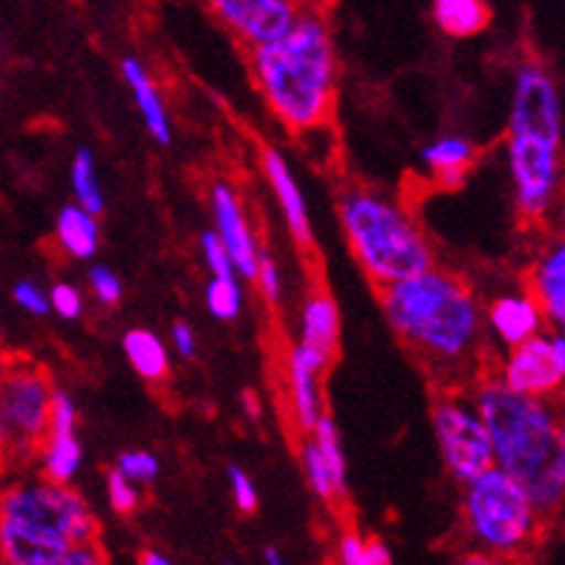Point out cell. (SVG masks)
Returning <instances> with one entry per match:
<instances>
[{"label":"cell","mask_w":565,"mask_h":565,"mask_svg":"<svg viewBox=\"0 0 565 565\" xmlns=\"http://www.w3.org/2000/svg\"><path fill=\"white\" fill-rule=\"evenodd\" d=\"M381 312L407 350L450 387H465L484 352V309L465 277L445 268H424L418 275L381 286Z\"/></svg>","instance_id":"obj_1"},{"label":"cell","mask_w":565,"mask_h":565,"mask_svg":"<svg viewBox=\"0 0 565 565\" xmlns=\"http://www.w3.org/2000/svg\"><path fill=\"white\" fill-rule=\"evenodd\" d=\"M470 398L491 436L493 465L520 479L536 511L554 520L565 499V433L557 404L511 393L493 372L479 375Z\"/></svg>","instance_id":"obj_2"},{"label":"cell","mask_w":565,"mask_h":565,"mask_svg":"<svg viewBox=\"0 0 565 565\" xmlns=\"http://www.w3.org/2000/svg\"><path fill=\"white\" fill-rule=\"evenodd\" d=\"M254 84L263 102L291 134L323 130L338 93V50L327 9L303 7L280 38L248 50Z\"/></svg>","instance_id":"obj_3"},{"label":"cell","mask_w":565,"mask_h":565,"mask_svg":"<svg viewBox=\"0 0 565 565\" xmlns=\"http://www.w3.org/2000/svg\"><path fill=\"white\" fill-rule=\"evenodd\" d=\"M98 540V520L70 484L18 482L0 491V559L61 565L75 543Z\"/></svg>","instance_id":"obj_4"},{"label":"cell","mask_w":565,"mask_h":565,"mask_svg":"<svg viewBox=\"0 0 565 565\" xmlns=\"http://www.w3.org/2000/svg\"><path fill=\"white\" fill-rule=\"evenodd\" d=\"M338 220L352 257L375 289L436 266L430 239L407 209L372 188H343L338 194Z\"/></svg>","instance_id":"obj_5"},{"label":"cell","mask_w":565,"mask_h":565,"mask_svg":"<svg viewBox=\"0 0 565 565\" xmlns=\"http://www.w3.org/2000/svg\"><path fill=\"white\" fill-rule=\"evenodd\" d=\"M461 497V520L470 545L499 559L525 557L543 540L551 522L536 511L520 479L502 468H488L470 479Z\"/></svg>","instance_id":"obj_6"},{"label":"cell","mask_w":565,"mask_h":565,"mask_svg":"<svg viewBox=\"0 0 565 565\" xmlns=\"http://www.w3.org/2000/svg\"><path fill=\"white\" fill-rule=\"evenodd\" d=\"M55 387L44 366L26 358H7L0 364V422L3 454L18 459L35 456L50 427Z\"/></svg>","instance_id":"obj_7"},{"label":"cell","mask_w":565,"mask_h":565,"mask_svg":"<svg viewBox=\"0 0 565 565\" xmlns=\"http://www.w3.org/2000/svg\"><path fill=\"white\" fill-rule=\"evenodd\" d=\"M433 433L441 461L456 484H468L493 468L491 436L465 387L445 390L433 402Z\"/></svg>","instance_id":"obj_8"},{"label":"cell","mask_w":565,"mask_h":565,"mask_svg":"<svg viewBox=\"0 0 565 565\" xmlns=\"http://www.w3.org/2000/svg\"><path fill=\"white\" fill-rule=\"evenodd\" d=\"M508 168L522 220L543 223L559 191V145L536 136H508Z\"/></svg>","instance_id":"obj_9"},{"label":"cell","mask_w":565,"mask_h":565,"mask_svg":"<svg viewBox=\"0 0 565 565\" xmlns=\"http://www.w3.org/2000/svg\"><path fill=\"white\" fill-rule=\"evenodd\" d=\"M508 136H536L563 145V102L554 75L540 61H525L513 82Z\"/></svg>","instance_id":"obj_10"},{"label":"cell","mask_w":565,"mask_h":565,"mask_svg":"<svg viewBox=\"0 0 565 565\" xmlns=\"http://www.w3.org/2000/svg\"><path fill=\"white\" fill-rule=\"evenodd\" d=\"M508 355L493 372L511 393L540 395V398H554L563 390L565 381V338L543 332L525 338L516 347H508Z\"/></svg>","instance_id":"obj_11"},{"label":"cell","mask_w":565,"mask_h":565,"mask_svg":"<svg viewBox=\"0 0 565 565\" xmlns=\"http://www.w3.org/2000/svg\"><path fill=\"white\" fill-rule=\"evenodd\" d=\"M211 15L223 23L239 44L252 46L268 44L298 21L300 0H205Z\"/></svg>","instance_id":"obj_12"},{"label":"cell","mask_w":565,"mask_h":565,"mask_svg":"<svg viewBox=\"0 0 565 565\" xmlns=\"http://www.w3.org/2000/svg\"><path fill=\"white\" fill-rule=\"evenodd\" d=\"M35 456L41 459V477L50 482L70 484L82 468L84 450L78 439V409L64 390H55L50 427Z\"/></svg>","instance_id":"obj_13"},{"label":"cell","mask_w":565,"mask_h":565,"mask_svg":"<svg viewBox=\"0 0 565 565\" xmlns=\"http://www.w3.org/2000/svg\"><path fill=\"white\" fill-rule=\"evenodd\" d=\"M211 214H214L216 223V237L223 239L225 252H228L231 263H234V271L243 280H254L257 260H260V246L254 239V231L248 225L246 209L239 202L237 188L228 185V182H216L211 188Z\"/></svg>","instance_id":"obj_14"},{"label":"cell","mask_w":565,"mask_h":565,"mask_svg":"<svg viewBox=\"0 0 565 565\" xmlns=\"http://www.w3.org/2000/svg\"><path fill=\"white\" fill-rule=\"evenodd\" d=\"M341 347V312L329 291H312L300 312L298 343L291 350L306 358L309 364L327 372Z\"/></svg>","instance_id":"obj_15"},{"label":"cell","mask_w":565,"mask_h":565,"mask_svg":"<svg viewBox=\"0 0 565 565\" xmlns=\"http://www.w3.org/2000/svg\"><path fill=\"white\" fill-rule=\"evenodd\" d=\"M484 327H491L493 338L502 347H516L525 338L545 329V315L529 289L505 291L484 309Z\"/></svg>","instance_id":"obj_16"},{"label":"cell","mask_w":565,"mask_h":565,"mask_svg":"<svg viewBox=\"0 0 565 565\" xmlns=\"http://www.w3.org/2000/svg\"><path fill=\"white\" fill-rule=\"evenodd\" d=\"M263 171H266L268 185L275 191V200L280 205L286 225H289L291 237L298 239V246L312 248V223H309V209H306V196L300 191L298 179L291 173L289 162L277 148L263 150Z\"/></svg>","instance_id":"obj_17"},{"label":"cell","mask_w":565,"mask_h":565,"mask_svg":"<svg viewBox=\"0 0 565 565\" xmlns=\"http://www.w3.org/2000/svg\"><path fill=\"white\" fill-rule=\"evenodd\" d=\"M529 291L540 303L548 327H563L565 323V246L554 243L545 248V254L531 268Z\"/></svg>","instance_id":"obj_18"},{"label":"cell","mask_w":565,"mask_h":565,"mask_svg":"<svg viewBox=\"0 0 565 565\" xmlns=\"http://www.w3.org/2000/svg\"><path fill=\"white\" fill-rule=\"evenodd\" d=\"M422 162L433 173L436 185L445 191H459L477 162V145L465 136H441L422 150Z\"/></svg>","instance_id":"obj_19"},{"label":"cell","mask_w":565,"mask_h":565,"mask_svg":"<svg viewBox=\"0 0 565 565\" xmlns=\"http://www.w3.org/2000/svg\"><path fill=\"white\" fill-rule=\"evenodd\" d=\"M320 375L323 372L312 366L298 352H289L286 361V387H289L291 416L300 433H309L327 409H323V393H320Z\"/></svg>","instance_id":"obj_20"},{"label":"cell","mask_w":565,"mask_h":565,"mask_svg":"<svg viewBox=\"0 0 565 565\" xmlns=\"http://www.w3.org/2000/svg\"><path fill=\"white\" fill-rule=\"evenodd\" d=\"M121 75H125L127 87L134 93L136 110L141 113V121L148 127V134L159 141V145H171L173 127L171 116H168V107H164V98L159 96V89L150 82L148 70L139 58H125L121 61Z\"/></svg>","instance_id":"obj_21"},{"label":"cell","mask_w":565,"mask_h":565,"mask_svg":"<svg viewBox=\"0 0 565 565\" xmlns=\"http://www.w3.org/2000/svg\"><path fill=\"white\" fill-rule=\"evenodd\" d=\"M98 237H102V231H98L96 214H89L78 202L61 209L58 220H55V243H58L61 252L67 254V257H73V260L96 257L98 243H102Z\"/></svg>","instance_id":"obj_22"},{"label":"cell","mask_w":565,"mask_h":565,"mask_svg":"<svg viewBox=\"0 0 565 565\" xmlns=\"http://www.w3.org/2000/svg\"><path fill=\"white\" fill-rule=\"evenodd\" d=\"M433 21L445 35L473 38L488 30L491 7L484 0H433Z\"/></svg>","instance_id":"obj_23"},{"label":"cell","mask_w":565,"mask_h":565,"mask_svg":"<svg viewBox=\"0 0 565 565\" xmlns=\"http://www.w3.org/2000/svg\"><path fill=\"white\" fill-rule=\"evenodd\" d=\"M127 361L145 381H164L171 372V352L150 329H130L121 341Z\"/></svg>","instance_id":"obj_24"},{"label":"cell","mask_w":565,"mask_h":565,"mask_svg":"<svg viewBox=\"0 0 565 565\" xmlns=\"http://www.w3.org/2000/svg\"><path fill=\"white\" fill-rule=\"evenodd\" d=\"M309 436L315 439L318 450L323 454V461H327L329 468V477L335 482V491L341 497V502L347 499V454H343V445H341V430H338L335 418L323 413V416L315 422V427L309 430Z\"/></svg>","instance_id":"obj_25"},{"label":"cell","mask_w":565,"mask_h":565,"mask_svg":"<svg viewBox=\"0 0 565 565\" xmlns=\"http://www.w3.org/2000/svg\"><path fill=\"white\" fill-rule=\"evenodd\" d=\"M70 182H73L75 202L82 209L96 216L105 211V191H102V182H98V164L93 150L82 148L75 153L73 164H70Z\"/></svg>","instance_id":"obj_26"},{"label":"cell","mask_w":565,"mask_h":565,"mask_svg":"<svg viewBox=\"0 0 565 565\" xmlns=\"http://www.w3.org/2000/svg\"><path fill=\"white\" fill-rule=\"evenodd\" d=\"M300 468H303V477L309 482V488L315 491V497L323 502V505L335 508L341 502L335 491V482L329 477V468L327 461H323V454L318 450L315 439L306 433V439L300 441Z\"/></svg>","instance_id":"obj_27"},{"label":"cell","mask_w":565,"mask_h":565,"mask_svg":"<svg viewBox=\"0 0 565 565\" xmlns=\"http://www.w3.org/2000/svg\"><path fill=\"white\" fill-rule=\"evenodd\" d=\"M205 306L216 320H234L243 312V286L239 275H211L205 286Z\"/></svg>","instance_id":"obj_28"},{"label":"cell","mask_w":565,"mask_h":565,"mask_svg":"<svg viewBox=\"0 0 565 565\" xmlns=\"http://www.w3.org/2000/svg\"><path fill=\"white\" fill-rule=\"evenodd\" d=\"M107 499H110L113 511L121 513V516H130L139 508V488L119 468H113L107 473Z\"/></svg>","instance_id":"obj_29"},{"label":"cell","mask_w":565,"mask_h":565,"mask_svg":"<svg viewBox=\"0 0 565 565\" xmlns=\"http://www.w3.org/2000/svg\"><path fill=\"white\" fill-rule=\"evenodd\" d=\"M116 468L136 484H148L159 477V459L150 450H125Z\"/></svg>","instance_id":"obj_30"},{"label":"cell","mask_w":565,"mask_h":565,"mask_svg":"<svg viewBox=\"0 0 565 565\" xmlns=\"http://www.w3.org/2000/svg\"><path fill=\"white\" fill-rule=\"evenodd\" d=\"M254 282H257V289H260V295L266 298L268 306L280 303L282 275H280V268H277V263L271 260L266 252H260V260H257V271H254Z\"/></svg>","instance_id":"obj_31"},{"label":"cell","mask_w":565,"mask_h":565,"mask_svg":"<svg viewBox=\"0 0 565 565\" xmlns=\"http://www.w3.org/2000/svg\"><path fill=\"white\" fill-rule=\"evenodd\" d=\"M228 484H231V499H234V505L239 508L243 513H254L257 505H260V493L254 488V482L248 479V473L237 465H228Z\"/></svg>","instance_id":"obj_32"},{"label":"cell","mask_w":565,"mask_h":565,"mask_svg":"<svg viewBox=\"0 0 565 565\" xmlns=\"http://www.w3.org/2000/svg\"><path fill=\"white\" fill-rule=\"evenodd\" d=\"M50 312H55L64 320L82 318L84 312L82 291L75 289L73 282H55L53 291H50Z\"/></svg>","instance_id":"obj_33"},{"label":"cell","mask_w":565,"mask_h":565,"mask_svg":"<svg viewBox=\"0 0 565 565\" xmlns=\"http://www.w3.org/2000/svg\"><path fill=\"white\" fill-rule=\"evenodd\" d=\"M89 289L105 306H116L121 300V280L110 266H93L89 268Z\"/></svg>","instance_id":"obj_34"},{"label":"cell","mask_w":565,"mask_h":565,"mask_svg":"<svg viewBox=\"0 0 565 565\" xmlns=\"http://www.w3.org/2000/svg\"><path fill=\"white\" fill-rule=\"evenodd\" d=\"M202 246V260H205V266H209L211 275H237L234 271V263H231L228 252H225L223 239L216 237V231H205L200 239Z\"/></svg>","instance_id":"obj_35"},{"label":"cell","mask_w":565,"mask_h":565,"mask_svg":"<svg viewBox=\"0 0 565 565\" xmlns=\"http://www.w3.org/2000/svg\"><path fill=\"white\" fill-rule=\"evenodd\" d=\"M12 298H15L23 312L38 315V318L50 315V295H44L32 280H18L15 289H12Z\"/></svg>","instance_id":"obj_36"},{"label":"cell","mask_w":565,"mask_h":565,"mask_svg":"<svg viewBox=\"0 0 565 565\" xmlns=\"http://www.w3.org/2000/svg\"><path fill=\"white\" fill-rule=\"evenodd\" d=\"M338 563L341 565H366V540L355 531H347V534L338 540Z\"/></svg>","instance_id":"obj_37"},{"label":"cell","mask_w":565,"mask_h":565,"mask_svg":"<svg viewBox=\"0 0 565 565\" xmlns=\"http://www.w3.org/2000/svg\"><path fill=\"white\" fill-rule=\"evenodd\" d=\"M107 559L105 548L98 545V540H87V543H75L73 548L64 554L61 565H102Z\"/></svg>","instance_id":"obj_38"},{"label":"cell","mask_w":565,"mask_h":565,"mask_svg":"<svg viewBox=\"0 0 565 565\" xmlns=\"http://www.w3.org/2000/svg\"><path fill=\"white\" fill-rule=\"evenodd\" d=\"M171 343H173V352H177V355H182V358L196 355V335H194V329L188 327L185 320L173 323Z\"/></svg>","instance_id":"obj_39"},{"label":"cell","mask_w":565,"mask_h":565,"mask_svg":"<svg viewBox=\"0 0 565 565\" xmlns=\"http://www.w3.org/2000/svg\"><path fill=\"white\" fill-rule=\"evenodd\" d=\"M393 563V551L381 540H366V565H390Z\"/></svg>","instance_id":"obj_40"},{"label":"cell","mask_w":565,"mask_h":565,"mask_svg":"<svg viewBox=\"0 0 565 565\" xmlns=\"http://www.w3.org/2000/svg\"><path fill=\"white\" fill-rule=\"evenodd\" d=\"M243 409H246V416L254 418V422L260 418V413H263L260 398H257V395H254L252 390H246V393H243Z\"/></svg>","instance_id":"obj_41"},{"label":"cell","mask_w":565,"mask_h":565,"mask_svg":"<svg viewBox=\"0 0 565 565\" xmlns=\"http://www.w3.org/2000/svg\"><path fill=\"white\" fill-rule=\"evenodd\" d=\"M139 563L141 565H171V559L164 557V554H159V551H141Z\"/></svg>","instance_id":"obj_42"},{"label":"cell","mask_w":565,"mask_h":565,"mask_svg":"<svg viewBox=\"0 0 565 565\" xmlns=\"http://www.w3.org/2000/svg\"><path fill=\"white\" fill-rule=\"evenodd\" d=\"M263 563H266V565H282L280 548H275V545H268V548L263 551Z\"/></svg>","instance_id":"obj_43"},{"label":"cell","mask_w":565,"mask_h":565,"mask_svg":"<svg viewBox=\"0 0 565 565\" xmlns=\"http://www.w3.org/2000/svg\"><path fill=\"white\" fill-rule=\"evenodd\" d=\"M300 3H306V7H329V0H300Z\"/></svg>","instance_id":"obj_44"},{"label":"cell","mask_w":565,"mask_h":565,"mask_svg":"<svg viewBox=\"0 0 565 565\" xmlns=\"http://www.w3.org/2000/svg\"><path fill=\"white\" fill-rule=\"evenodd\" d=\"M0 454H3V422H0Z\"/></svg>","instance_id":"obj_45"},{"label":"cell","mask_w":565,"mask_h":565,"mask_svg":"<svg viewBox=\"0 0 565 565\" xmlns=\"http://www.w3.org/2000/svg\"><path fill=\"white\" fill-rule=\"evenodd\" d=\"M0 364H3V352H0Z\"/></svg>","instance_id":"obj_46"}]
</instances>
